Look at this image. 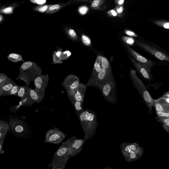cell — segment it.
Listing matches in <instances>:
<instances>
[{
    "label": "cell",
    "instance_id": "cell-1",
    "mask_svg": "<svg viewBox=\"0 0 169 169\" xmlns=\"http://www.w3.org/2000/svg\"><path fill=\"white\" fill-rule=\"evenodd\" d=\"M78 117L84 132L83 139L86 141L95 134L98 124L97 116L95 112L86 110Z\"/></svg>",
    "mask_w": 169,
    "mask_h": 169
},
{
    "label": "cell",
    "instance_id": "cell-2",
    "mask_svg": "<svg viewBox=\"0 0 169 169\" xmlns=\"http://www.w3.org/2000/svg\"><path fill=\"white\" fill-rule=\"evenodd\" d=\"M8 122L10 125V131L12 134L18 138H30L31 129L25 118L17 115H11Z\"/></svg>",
    "mask_w": 169,
    "mask_h": 169
},
{
    "label": "cell",
    "instance_id": "cell-3",
    "mask_svg": "<svg viewBox=\"0 0 169 169\" xmlns=\"http://www.w3.org/2000/svg\"><path fill=\"white\" fill-rule=\"evenodd\" d=\"M41 68L37 64L28 61L24 62L20 68L19 75L17 80L20 79L25 82L26 86L29 87L32 81L42 73Z\"/></svg>",
    "mask_w": 169,
    "mask_h": 169
},
{
    "label": "cell",
    "instance_id": "cell-4",
    "mask_svg": "<svg viewBox=\"0 0 169 169\" xmlns=\"http://www.w3.org/2000/svg\"><path fill=\"white\" fill-rule=\"evenodd\" d=\"M131 81L145 102L149 110L152 111V107L154 106V99H153L142 80L137 75L135 71L131 69L130 73Z\"/></svg>",
    "mask_w": 169,
    "mask_h": 169
},
{
    "label": "cell",
    "instance_id": "cell-5",
    "mask_svg": "<svg viewBox=\"0 0 169 169\" xmlns=\"http://www.w3.org/2000/svg\"><path fill=\"white\" fill-rule=\"evenodd\" d=\"M116 84L114 81L109 82L98 88L101 91L103 97L110 103L115 104L117 102Z\"/></svg>",
    "mask_w": 169,
    "mask_h": 169
},
{
    "label": "cell",
    "instance_id": "cell-6",
    "mask_svg": "<svg viewBox=\"0 0 169 169\" xmlns=\"http://www.w3.org/2000/svg\"><path fill=\"white\" fill-rule=\"evenodd\" d=\"M76 138L75 136L72 138L66 141L58 149L53 157V159L49 165V167H53L56 164L61 162L65 159L67 156L68 149L73 140Z\"/></svg>",
    "mask_w": 169,
    "mask_h": 169
},
{
    "label": "cell",
    "instance_id": "cell-7",
    "mask_svg": "<svg viewBox=\"0 0 169 169\" xmlns=\"http://www.w3.org/2000/svg\"><path fill=\"white\" fill-rule=\"evenodd\" d=\"M80 83L79 78L74 75H68L64 79L62 84L65 88L68 97L74 95Z\"/></svg>",
    "mask_w": 169,
    "mask_h": 169
},
{
    "label": "cell",
    "instance_id": "cell-8",
    "mask_svg": "<svg viewBox=\"0 0 169 169\" xmlns=\"http://www.w3.org/2000/svg\"><path fill=\"white\" fill-rule=\"evenodd\" d=\"M66 137V135L59 128L51 129L46 133L45 142L59 144L63 141Z\"/></svg>",
    "mask_w": 169,
    "mask_h": 169
},
{
    "label": "cell",
    "instance_id": "cell-9",
    "mask_svg": "<svg viewBox=\"0 0 169 169\" xmlns=\"http://www.w3.org/2000/svg\"><path fill=\"white\" fill-rule=\"evenodd\" d=\"M115 81L112 71L102 68L96 78L94 87L99 88L106 83Z\"/></svg>",
    "mask_w": 169,
    "mask_h": 169
},
{
    "label": "cell",
    "instance_id": "cell-10",
    "mask_svg": "<svg viewBox=\"0 0 169 169\" xmlns=\"http://www.w3.org/2000/svg\"><path fill=\"white\" fill-rule=\"evenodd\" d=\"M49 81V76L48 74H41L37 76L34 81L35 91L38 92L45 93Z\"/></svg>",
    "mask_w": 169,
    "mask_h": 169
},
{
    "label": "cell",
    "instance_id": "cell-11",
    "mask_svg": "<svg viewBox=\"0 0 169 169\" xmlns=\"http://www.w3.org/2000/svg\"><path fill=\"white\" fill-rule=\"evenodd\" d=\"M86 141L84 139L76 138L72 142L68 149L67 156L70 157L74 156L81 152Z\"/></svg>",
    "mask_w": 169,
    "mask_h": 169
},
{
    "label": "cell",
    "instance_id": "cell-12",
    "mask_svg": "<svg viewBox=\"0 0 169 169\" xmlns=\"http://www.w3.org/2000/svg\"><path fill=\"white\" fill-rule=\"evenodd\" d=\"M154 106L156 112H166L169 113V98L163 96L157 99L154 100Z\"/></svg>",
    "mask_w": 169,
    "mask_h": 169
},
{
    "label": "cell",
    "instance_id": "cell-13",
    "mask_svg": "<svg viewBox=\"0 0 169 169\" xmlns=\"http://www.w3.org/2000/svg\"><path fill=\"white\" fill-rule=\"evenodd\" d=\"M126 47L129 52L133 56L138 63L150 72V68L153 65L151 62L139 54L131 47L128 46H127Z\"/></svg>",
    "mask_w": 169,
    "mask_h": 169
},
{
    "label": "cell",
    "instance_id": "cell-14",
    "mask_svg": "<svg viewBox=\"0 0 169 169\" xmlns=\"http://www.w3.org/2000/svg\"><path fill=\"white\" fill-rule=\"evenodd\" d=\"M101 66V61L99 58V56H97L96 58L92 74L90 77L86 84L87 87L94 86L95 80L97 77L100 72L102 69Z\"/></svg>",
    "mask_w": 169,
    "mask_h": 169
},
{
    "label": "cell",
    "instance_id": "cell-15",
    "mask_svg": "<svg viewBox=\"0 0 169 169\" xmlns=\"http://www.w3.org/2000/svg\"><path fill=\"white\" fill-rule=\"evenodd\" d=\"M17 84L13 80L8 77L5 81L0 84V96H8L13 87Z\"/></svg>",
    "mask_w": 169,
    "mask_h": 169
},
{
    "label": "cell",
    "instance_id": "cell-16",
    "mask_svg": "<svg viewBox=\"0 0 169 169\" xmlns=\"http://www.w3.org/2000/svg\"><path fill=\"white\" fill-rule=\"evenodd\" d=\"M124 159L129 162H131L141 158L143 154V149L138 151L130 150L122 151Z\"/></svg>",
    "mask_w": 169,
    "mask_h": 169
},
{
    "label": "cell",
    "instance_id": "cell-17",
    "mask_svg": "<svg viewBox=\"0 0 169 169\" xmlns=\"http://www.w3.org/2000/svg\"><path fill=\"white\" fill-rule=\"evenodd\" d=\"M137 43L139 46L142 47L144 49L155 56L157 58L161 60V61L166 60V61L169 62V57L162 53V52L153 49V48L147 45L146 44L139 42H137Z\"/></svg>",
    "mask_w": 169,
    "mask_h": 169
},
{
    "label": "cell",
    "instance_id": "cell-18",
    "mask_svg": "<svg viewBox=\"0 0 169 169\" xmlns=\"http://www.w3.org/2000/svg\"><path fill=\"white\" fill-rule=\"evenodd\" d=\"M87 88V86L85 84L82 83L79 84L75 93L73 96L76 100L83 102L84 96L86 91Z\"/></svg>",
    "mask_w": 169,
    "mask_h": 169
},
{
    "label": "cell",
    "instance_id": "cell-19",
    "mask_svg": "<svg viewBox=\"0 0 169 169\" xmlns=\"http://www.w3.org/2000/svg\"><path fill=\"white\" fill-rule=\"evenodd\" d=\"M131 61L134 64L137 70H138L140 74L144 78L149 80H151V76L150 72L145 67L142 66L141 64L136 61L134 59H132Z\"/></svg>",
    "mask_w": 169,
    "mask_h": 169
},
{
    "label": "cell",
    "instance_id": "cell-20",
    "mask_svg": "<svg viewBox=\"0 0 169 169\" xmlns=\"http://www.w3.org/2000/svg\"><path fill=\"white\" fill-rule=\"evenodd\" d=\"M10 131L9 122L2 120H0V140H5L6 134Z\"/></svg>",
    "mask_w": 169,
    "mask_h": 169
},
{
    "label": "cell",
    "instance_id": "cell-21",
    "mask_svg": "<svg viewBox=\"0 0 169 169\" xmlns=\"http://www.w3.org/2000/svg\"><path fill=\"white\" fill-rule=\"evenodd\" d=\"M121 151L130 150L132 151H138L141 150L143 148L140 147L139 145L136 143L129 142H123L120 145Z\"/></svg>",
    "mask_w": 169,
    "mask_h": 169
},
{
    "label": "cell",
    "instance_id": "cell-22",
    "mask_svg": "<svg viewBox=\"0 0 169 169\" xmlns=\"http://www.w3.org/2000/svg\"><path fill=\"white\" fill-rule=\"evenodd\" d=\"M45 93L38 92L35 90L30 88V94L31 98L34 103L41 102L45 97Z\"/></svg>",
    "mask_w": 169,
    "mask_h": 169
},
{
    "label": "cell",
    "instance_id": "cell-23",
    "mask_svg": "<svg viewBox=\"0 0 169 169\" xmlns=\"http://www.w3.org/2000/svg\"><path fill=\"white\" fill-rule=\"evenodd\" d=\"M69 99L78 117L84 110L83 108V103L76 100L73 96L69 97Z\"/></svg>",
    "mask_w": 169,
    "mask_h": 169
},
{
    "label": "cell",
    "instance_id": "cell-24",
    "mask_svg": "<svg viewBox=\"0 0 169 169\" xmlns=\"http://www.w3.org/2000/svg\"><path fill=\"white\" fill-rule=\"evenodd\" d=\"M30 88L27 86H21L18 94L15 96L21 99L25 98L29 95Z\"/></svg>",
    "mask_w": 169,
    "mask_h": 169
},
{
    "label": "cell",
    "instance_id": "cell-25",
    "mask_svg": "<svg viewBox=\"0 0 169 169\" xmlns=\"http://www.w3.org/2000/svg\"><path fill=\"white\" fill-rule=\"evenodd\" d=\"M66 5V4H56V5H51L46 13L47 14L55 13Z\"/></svg>",
    "mask_w": 169,
    "mask_h": 169
},
{
    "label": "cell",
    "instance_id": "cell-26",
    "mask_svg": "<svg viewBox=\"0 0 169 169\" xmlns=\"http://www.w3.org/2000/svg\"><path fill=\"white\" fill-rule=\"evenodd\" d=\"M62 49L58 50L54 52L53 55V63L55 64H61L63 63L61 60L62 53Z\"/></svg>",
    "mask_w": 169,
    "mask_h": 169
},
{
    "label": "cell",
    "instance_id": "cell-27",
    "mask_svg": "<svg viewBox=\"0 0 169 169\" xmlns=\"http://www.w3.org/2000/svg\"><path fill=\"white\" fill-rule=\"evenodd\" d=\"M99 57L101 61V66L102 68L108 70L112 71L110 63L108 60L102 56H99Z\"/></svg>",
    "mask_w": 169,
    "mask_h": 169
},
{
    "label": "cell",
    "instance_id": "cell-28",
    "mask_svg": "<svg viewBox=\"0 0 169 169\" xmlns=\"http://www.w3.org/2000/svg\"><path fill=\"white\" fill-rule=\"evenodd\" d=\"M8 59L10 61L15 63L23 61L22 56L17 54H10L8 56Z\"/></svg>",
    "mask_w": 169,
    "mask_h": 169
},
{
    "label": "cell",
    "instance_id": "cell-29",
    "mask_svg": "<svg viewBox=\"0 0 169 169\" xmlns=\"http://www.w3.org/2000/svg\"><path fill=\"white\" fill-rule=\"evenodd\" d=\"M70 157L69 156H67L65 159L62 160V161L56 164L55 166L52 167V169H65L66 164Z\"/></svg>",
    "mask_w": 169,
    "mask_h": 169
},
{
    "label": "cell",
    "instance_id": "cell-30",
    "mask_svg": "<svg viewBox=\"0 0 169 169\" xmlns=\"http://www.w3.org/2000/svg\"><path fill=\"white\" fill-rule=\"evenodd\" d=\"M105 1L104 0H95L92 1L91 3V8L94 9H99L100 6H101Z\"/></svg>",
    "mask_w": 169,
    "mask_h": 169
},
{
    "label": "cell",
    "instance_id": "cell-31",
    "mask_svg": "<svg viewBox=\"0 0 169 169\" xmlns=\"http://www.w3.org/2000/svg\"><path fill=\"white\" fill-rule=\"evenodd\" d=\"M66 31L68 36L72 39L76 41L78 39V38L75 31L70 28H67Z\"/></svg>",
    "mask_w": 169,
    "mask_h": 169
},
{
    "label": "cell",
    "instance_id": "cell-32",
    "mask_svg": "<svg viewBox=\"0 0 169 169\" xmlns=\"http://www.w3.org/2000/svg\"><path fill=\"white\" fill-rule=\"evenodd\" d=\"M15 8V5L5 7L2 8L1 9V13H2L10 14L13 13V10Z\"/></svg>",
    "mask_w": 169,
    "mask_h": 169
},
{
    "label": "cell",
    "instance_id": "cell-33",
    "mask_svg": "<svg viewBox=\"0 0 169 169\" xmlns=\"http://www.w3.org/2000/svg\"><path fill=\"white\" fill-rule=\"evenodd\" d=\"M51 5H39L35 8L34 10L40 13H46Z\"/></svg>",
    "mask_w": 169,
    "mask_h": 169
},
{
    "label": "cell",
    "instance_id": "cell-34",
    "mask_svg": "<svg viewBox=\"0 0 169 169\" xmlns=\"http://www.w3.org/2000/svg\"><path fill=\"white\" fill-rule=\"evenodd\" d=\"M82 40L83 43L88 46H90L91 44L90 39L87 35L83 34L82 35Z\"/></svg>",
    "mask_w": 169,
    "mask_h": 169
},
{
    "label": "cell",
    "instance_id": "cell-35",
    "mask_svg": "<svg viewBox=\"0 0 169 169\" xmlns=\"http://www.w3.org/2000/svg\"><path fill=\"white\" fill-rule=\"evenodd\" d=\"M160 120L163 124L164 129L169 133V118H164Z\"/></svg>",
    "mask_w": 169,
    "mask_h": 169
},
{
    "label": "cell",
    "instance_id": "cell-36",
    "mask_svg": "<svg viewBox=\"0 0 169 169\" xmlns=\"http://www.w3.org/2000/svg\"><path fill=\"white\" fill-rule=\"evenodd\" d=\"M20 86L17 85V84L14 86L9 92L8 96L10 95H14L15 96L16 95L20 90Z\"/></svg>",
    "mask_w": 169,
    "mask_h": 169
},
{
    "label": "cell",
    "instance_id": "cell-37",
    "mask_svg": "<svg viewBox=\"0 0 169 169\" xmlns=\"http://www.w3.org/2000/svg\"><path fill=\"white\" fill-rule=\"evenodd\" d=\"M123 41L128 45H132L135 43V40L131 37H124L122 38Z\"/></svg>",
    "mask_w": 169,
    "mask_h": 169
},
{
    "label": "cell",
    "instance_id": "cell-38",
    "mask_svg": "<svg viewBox=\"0 0 169 169\" xmlns=\"http://www.w3.org/2000/svg\"><path fill=\"white\" fill-rule=\"evenodd\" d=\"M156 113L160 120L164 118H169V113H167L156 112Z\"/></svg>",
    "mask_w": 169,
    "mask_h": 169
},
{
    "label": "cell",
    "instance_id": "cell-39",
    "mask_svg": "<svg viewBox=\"0 0 169 169\" xmlns=\"http://www.w3.org/2000/svg\"><path fill=\"white\" fill-rule=\"evenodd\" d=\"M88 8L86 6H81L79 8L78 12L82 15L86 14L88 11Z\"/></svg>",
    "mask_w": 169,
    "mask_h": 169
},
{
    "label": "cell",
    "instance_id": "cell-40",
    "mask_svg": "<svg viewBox=\"0 0 169 169\" xmlns=\"http://www.w3.org/2000/svg\"><path fill=\"white\" fill-rule=\"evenodd\" d=\"M71 55V52L69 51H66L63 52L61 57V61H62L63 60L68 59L70 57Z\"/></svg>",
    "mask_w": 169,
    "mask_h": 169
},
{
    "label": "cell",
    "instance_id": "cell-41",
    "mask_svg": "<svg viewBox=\"0 0 169 169\" xmlns=\"http://www.w3.org/2000/svg\"><path fill=\"white\" fill-rule=\"evenodd\" d=\"M31 3L37 4L39 5H44L47 2L46 0H31L30 1Z\"/></svg>",
    "mask_w": 169,
    "mask_h": 169
},
{
    "label": "cell",
    "instance_id": "cell-42",
    "mask_svg": "<svg viewBox=\"0 0 169 169\" xmlns=\"http://www.w3.org/2000/svg\"><path fill=\"white\" fill-rule=\"evenodd\" d=\"M107 14L110 16L116 17L118 15L115 9H112L109 11L107 13Z\"/></svg>",
    "mask_w": 169,
    "mask_h": 169
},
{
    "label": "cell",
    "instance_id": "cell-43",
    "mask_svg": "<svg viewBox=\"0 0 169 169\" xmlns=\"http://www.w3.org/2000/svg\"><path fill=\"white\" fill-rule=\"evenodd\" d=\"M119 14H121L123 13L124 10V7L122 5H117L114 9Z\"/></svg>",
    "mask_w": 169,
    "mask_h": 169
},
{
    "label": "cell",
    "instance_id": "cell-44",
    "mask_svg": "<svg viewBox=\"0 0 169 169\" xmlns=\"http://www.w3.org/2000/svg\"><path fill=\"white\" fill-rule=\"evenodd\" d=\"M124 33L127 35L131 36V37H138V35L134 32L130 30H126L124 31Z\"/></svg>",
    "mask_w": 169,
    "mask_h": 169
},
{
    "label": "cell",
    "instance_id": "cell-45",
    "mask_svg": "<svg viewBox=\"0 0 169 169\" xmlns=\"http://www.w3.org/2000/svg\"><path fill=\"white\" fill-rule=\"evenodd\" d=\"M8 78L6 75L2 73L0 74V84L5 81Z\"/></svg>",
    "mask_w": 169,
    "mask_h": 169
},
{
    "label": "cell",
    "instance_id": "cell-46",
    "mask_svg": "<svg viewBox=\"0 0 169 169\" xmlns=\"http://www.w3.org/2000/svg\"><path fill=\"white\" fill-rule=\"evenodd\" d=\"M116 5H122L124 3V0H116L115 1Z\"/></svg>",
    "mask_w": 169,
    "mask_h": 169
},
{
    "label": "cell",
    "instance_id": "cell-47",
    "mask_svg": "<svg viewBox=\"0 0 169 169\" xmlns=\"http://www.w3.org/2000/svg\"><path fill=\"white\" fill-rule=\"evenodd\" d=\"M4 140H0V153L1 154H3L4 151L3 150V144Z\"/></svg>",
    "mask_w": 169,
    "mask_h": 169
},
{
    "label": "cell",
    "instance_id": "cell-48",
    "mask_svg": "<svg viewBox=\"0 0 169 169\" xmlns=\"http://www.w3.org/2000/svg\"><path fill=\"white\" fill-rule=\"evenodd\" d=\"M163 27L165 29H169V22L164 23L163 25Z\"/></svg>",
    "mask_w": 169,
    "mask_h": 169
},
{
    "label": "cell",
    "instance_id": "cell-49",
    "mask_svg": "<svg viewBox=\"0 0 169 169\" xmlns=\"http://www.w3.org/2000/svg\"><path fill=\"white\" fill-rule=\"evenodd\" d=\"M3 16L1 14L0 15V23H2L3 22Z\"/></svg>",
    "mask_w": 169,
    "mask_h": 169
},
{
    "label": "cell",
    "instance_id": "cell-50",
    "mask_svg": "<svg viewBox=\"0 0 169 169\" xmlns=\"http://www.w3.org/2000/svg\"><path fill=\"white\" fill-rule=\"evenodd\" d=\"M163 96H167V97L169 98V91L166 92V93Z\"/></svg>",
    "mask_w": 169,
    "mask_h": 169
},
{
    "label": "cell",
    "instance_id": "cell-51",
    "mask_svg": "<svg viewBox=\"0 0 169 169\" xmlns=\"http://www.w3.org/2000/svg\"><path fill=\"white\" fill-rule=\"evenodd\" d=\"M100 169H115L109 167V168H105Z\"/></svg>",
    "mask_w": 169,
    "mask_h": 169
}]
</instances>
